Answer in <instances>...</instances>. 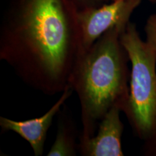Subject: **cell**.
I'll list each match as a JSON object with an SVG mask.
<instances>
[{"mask_svg": "<svg viewBox=\"0 0 156 156\" xmlns=\"http://www.w3.org/2000/svg\"><path fill=\"white\" fill-rule=\"evenodd\" d=\"M77 12L71 0H10L0 59L28 86L49 96L62 93L82 52Z\"/></svg>", "mask_w": 156, "mask_h": 156, "instance_id": "obj_1", "label": "cell"}, {"mask_svg": "<svg viewBox=\"0 0 156 156\" xmlns=\"http://www.w3.org/2000/svg\"><path fill=\"white\" fill-rule=\"evenodd\" d=\"M126 25H118L81 52L69 85L77 94L81 108L79 139L93 136L99 122L113 106L123 112L129 97L130 69L121 35Z\"/></svg>", "mask_w": 156, "mask_h": 156, "instance_id": "obj_2", "label": "cell"}, {"mask_svg": "<svg viewBox=\"0 0 156 156\" xmlns=\"http://www.w3.org/2000/svg\"><path fill=\"white\" fill-rule=\"evenodd\" d=\"M121 40L131 63L129 97L123 113L134 135L145 142L156 133V51L131 22Z\"/></svg>", "mask_w": 156, "mask_h": 156, "instance_id": "obj_3", "label": "cell"}, {"mask_svg": "<svg viewBox=\"0 0 156 156\" xmlns=\"http://www.w3.org/2000/svg\"><path fill=\"white\" fill-rule=\"evenodd\" d=\"M142 0H112L98 7L78 10L82 52L88 49L103 35L118 25L130 22L133 12Z\"/></svg>", "mask_w": 156, "mask_h": 156, "instance_id": "obj_4", "label": "cell"}, {"mask_svg": "<svg viewBox=\"0 0 156 156\" xmlns=\"http://www.w3.org/2000/svg\"><path fill=\"white\" fill-rule=\"evenodd\" d=\"M120 106H113L103 117L91 137L79 139L78 152L83 156H123L122 137L124 124Z\"/></svg>", "mask_w": 156, "mask_h": 156, "instance_id": "obj_5", "label": "cell"}, {"mask_svg": "<svg viewBox=\"0 0 156 156\" xmlns=\"http://www.w3.org/2000/svg\"><path fill=\"white\" fill-rule=\"evenodd\" d=\"M74 91L69 85L61 93L59 98L41 116L28 120L15 121L5 116L0 117V126L2 132H13L27 141L32 148L35 156L44 154L47 132L54 118L58 115L64 103Z\"/></svg>", "mask_w": 156, "mask_h": 156, "instance_id": "obj_6", "label": "cell"}, {"mask_svg": "<svg viewBox=\"0 0 156 156\" xmlns=\"http://www.w3.org/2000/svg\"><path fill=\"white\" fill-rule=\"evenodd\" d=\"M78 134L75 123L66 106L58 114L56 138L48 156H75L78 152Z\"/></svg>", "mask_w": 156, "mask_h": 156, "instance_id": "obj_7", "label": "cell"}, {"mask_svg": "<svg viewBox=\"0 0 156 156\" xmlns=\"http://www.w3.org/2000/svg\"><path fill=\"white\" fill-rule=\"evenodd\" d=\"M145 41L156 51V12L148 17L145 27Z\"/></svg>", "mask_w": 156, "mask_h": 156, "instance_id": "obj_8", "label": "cell"}, {"mask_svg": "<svg viewBox=\"0 0 156 156\" xmlns=\"http://www.w3.org/2000/svg\"><path fill=\"white\" fill-rule=\"evenodd\" d=\"M71 1L77 7L78 10H80L90 7H98L106 3L108 0H71Z\"/></svg>", "mask_w": 156, "mask_h": 156, "instance_id": "obj_9", "label": "cell"}, {"mask_svg": "<svg viewBox=\"0 0 156 156\" xmlns=\"http://www.w3.org/2000/svg\"><path fill=\"white\" fill-rule=\"evenodd\" d=\"M142 153L146 156H156V133L151 139L144 142Z\"/></svg>", "mask_w": 156, "mask_h": 156, "instance_id": "obj_10", "label": "cell"}, {"mask_svg": "<svg viewBox=\"0 0 156 156\" xmlns=\"http://www.w3.org/2000/svg\"><path fill=\"white\" fill-rule=\"evenodd\" d=\"M150 2H156V0H149Z\"/></svg>", "mask_w": 156, "mask_h": 156, "instance_id": "obj_11", "label": "cell"}]
</instances>
